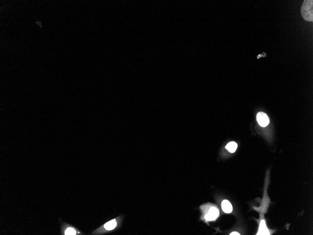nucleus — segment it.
<instances>
[{"mask_svg": "<svg viewBox=\"0 0 313 235\" xmlns=\"http://www.w3.org/2000/svg\"><path fill=\"white\" fill-rule=\"evenodd\" d=\"M313 1L305 0L301 8V13L303 18L307 21L313 20Z\"/></svg>", "mask_w": 313, "mask_h": 235, "instance_id": "obj_1", "label": "nucleus"}, {"mask_svg": "<svg viewBox=\"0 0 313 235\" xmlns=\"http://www.w3.org/2000/svg\"><path fill=\"white\" fill-rule=\"evenodd\" d=\"M257 120L258 123L261 126H267L270 123V119L268 115L265 113L260 112L258 113L257 115Z\"/></svg>", "mask_w": 313, "mask_h": 235, "instance_id": "obj_2", "label": "nucleus"}, {"mask_svg": "<svg viewBox=\"0 0 313 235\" xmlns=\"http://www.w3.org/2000/svg\"><path fill=\"white\" fill-rule=\"evenodd\" d=\"M219 215V211L215 207H211L210 209L208 214L205 216V219L207 221H213L216 219Z\"/></svg>", "mask_w": 313, "mask_h": 235, "instance_id": "obj_3", "label": "nucleus"}, {"mask_svg": "<svg viewBox=\"0 0 313 235\" xmlns=\"http://www.w3.org/2000/svg\"><path fill=\"white\" fill-rule=\"evenodd\" d=\"M222 209L224 212L226 213H231L232 211V206L229 201L224 200L222 202Z\"/></svg>", "mask_w": 313, "mask_h": 235, "instance_id": "obj_4", "label": "nucleus"}, {"mask_svg": "<svg viewBox=\"0 0 313 235\" xmlns=\"http://www.w3.org/2000/svg\"><path fill=\"white\" fill-rule=\"evenodd\" d=\"M257 235H270V232L267 228L265 220H262L261 222L259 232Z\"/></svg>", "mask_w": 313, "mask_h": 235, "instance_id": "obj_5", "label": "nucleus"}, {"mask_svg": "<svg viewBox=\"0 0 313 235\" xmlns=\"http://www.w3.org/2000/svg\"><path fill=\"white\" fill-rule=\"evenodd\" d=\"M237 146L238 145L237 143L232 141L228 143V144L226 145V148L230 153H234L237 149Z\"/></svg>", "mask_w": 313, "mask_h": 235, "instance_id": "obj_6", "label": "nucleus"}, {"mask_svg": "<svg viewBox=\"0 0 313 235\" xmlns=\"http://www.w3.org/2000/svg\"><path fill=\"white\" fill-rule=\"evenodd\" d=\"M117 223L115 220H113L112 221L108 222L104 225V228L108 231L113 230L116 227Z\"/></svg>", "mask_w": 313, "mask_h": 235, "instance_id": "obj_7", "label": "nucleus"}, {"mask_svg": "<svg viewBox=\"0 0 313 235\" xmlns=\"http://www.w3.org/2000/svg\"><path fill=\"white\" fill-rule=\"evenodd\" d=\"M76 233V232L75 230L71 228H67L65 232V235H75Z\"/></svg>", "mask_w": 313, "mask_h": 235, "instance_id": "obj_8", "label": "nucleus"}, {"mask_svg": "<svg viewBox=\"0 0 313 235\" xmlns=\"http://www.w3.org/2000/svg\"><path fill=\"white\" fill-rule=\"evenodd\" d=\"M230 235H240V234H239V233H238V232H232V233H231V234H230Z\"/></svg>", "mask_w": 313, "mask_h": 235, "instance_id": "obj_9", "label": "nucleus"}]
</instances>
